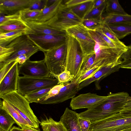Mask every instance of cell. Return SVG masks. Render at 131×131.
<instances>
[{"instance_id": "50", "label": "cell", "mask_w": 131, "mask_h": 131, "mask_svg": "<svg viewBox=\"0 0 131 131\" xmlns=\"http://www.w3.org/2000/svg\"><path fill=\"white\" fill-rule=\"evenodd\" d=\"M131 108V97L129 96L128 97L124 108Z\"/></svg>"}, {"instance_id": "43", "label": "cell", "mask_w": 131, "mask_h": 131, "mask_svg": "<svg viewBox=\"0 0 131 131\" xmlns=\"http://www.w3.org/2000/svg\"><path fill=\"white\" fill-rule=\"evenodd\" d=\"M78 120L81 131H88L91 124V122L79 116Z\"/></svg>"}, {"instance_id": "29", "label": "cell", "mask_w": 131, "mask_h": 131, "mask_svg": "<svg viewBox=\"0 0 131 131\" xmlns=\"http://www.w3.org/2000/svg\"><path fill=\"white\" fill-rule=\"evenodd\" d=\"M106 5L105 14H126L117 0H106Z\"/></svg>"}, {"instance_id": "30", "label": "cell", "mask_w": 131, "mask_h": 131, "mask_svg": "<svg viewBox=\"0 0 131 131\" xmlns=\"http://www.w3.org/2000/svg\"><path fill=\"white\" fill-rule=\"evenodd\" d=\"M15 123V121L8 113L0 107V128L6 131H9Z\"/></svg>"}, {"instance_id": "11", "label": "cell", "mask_w": 131, "mask_h": 131, "mask_svg": "<svg viewBox=\"0 0 131 131\" xmlns=\"http://www.w3.org/2000/svg\"><path fill=\"white\" fill-rule=\"evenodd\" d=\"M28 37L44 53L66 41L67 35L28 34Z\"/></svg>"}, {"instance_id": "27", "label": "cell", "mask_w": 131, "mask_h": 131, "mask_svg": "<svg viewBox=\"0 0 131 131\" xmlns=\"http://www.w3.org/2000/svg\"><path fill=\"white\" fill-rule=\"evenodd\" d=\"M95 52L83 56L82 61L75 78V80L83 75L90 68L93 64L95 58Z\"/></svg>"}, {"instance_id": "52", "label": "cell", "mask_w": 131, "mask_h": 131, "mask_svg": "<svg viewBox=\"0 0 131 131\" xmlns=\"http://www.w3.org/2000/svg\"><path fill=\"white\" fill-rule=\"evenodd\" d=\"M0 131H6L2 129V128H0Z\"/></svg>"}, {"instance_id": "3", "label": "cell", "mask_w": 131, "mask_h": 131, "mask_svg": "<svg viewBox=\"0 0 131 131\" xmlns=\"http://www.w3.org/2000/svg\"><path fill=\"white\" fill-rule=\"evenodd\" d=\"M88 131H131V117L117 113L91 123Z\"/></svg>"}, {"instance_id": "33", "label": "cell", "mask_w": 131, "mask_h": 131, "mask_svg": "<svg viewBox=\"0 0 131 131\" xmlns=\"http://www.w3.org/2000/svg\"><path fill=\"white\" fill-rule=\"evenodd\" d=\"M81 23L88 29L95 31L101 28L103 25V20H100L92 19H83Z\"/></svg>"}, {"instance_id": "45", "label": "cell", "mask_w": 131, "mask_h": 131, "mask_svg": "<svg viewBox=\"0 0 131 131\" xmlns=\"http://www.w3.org/2000/svg\"><path fill=\"white\" fill-rule=\"evenodd\" d=\"M88 0H67L66 1V2L63 3L67 7L70 8L85 2L87 1Z\"/></svg>"}, {"instance_id": "37", "label": "cell", "mask_w": 131, "mask_h": 131, "mask_svg": "<svg viewBox=\"0 0 131 131\" xmlns=\"http://www.w3.org/2000/svg\"><path fill=\"white\" fill-rule=\"evenodd\" d=\"M95 31L110 47L114 48L127 47V46L125 45H122L118 44L110 39L103 33L101 28L98 29Z\"/></svg>"}, {"instance_id": "38", "label": "cell", "mask_w": 131, "mask_h": 131, "mask_svg": "<svg viewBox=\"0 0 131 131\" xmlns=\"http://www.w3.org/2000/svg\"><path fill=\"white\" fill-rule=\"evenodd\" d=\"M14 52L13 48L0 46V64L5 62Z\"/></svg>"}, {"instance_id": "32", "label": "cell", "mask_w": 131, "mask_h": 131, "mask_svg": "<svg viewBox=\"0 0 131 131\" xmlns=\"http://www.w3.org/2000/svg\"><path fill=\"white\" fill-rule=\"evenodd\" d=\"M106 5V0L100 6L93 8L86 15L83 19L103 20V14L105 10Z\"/></svg>"}, {"instance_id": "4", "label": "cell", "mask_w": 131, "mask_h": 131, "mask_svg": "<svg viewBox=\"0 0 131 131\" xmlns=\"http://www.w3.org/2000/svg\"><path fill=\"white\" fill-rule=\"evenodd\" d=\"M44 53V59L50 75L55 78L66 69V41Z\"/></svg>"}, {"instance_id": "25", "label": "cell", "mask_w": 131, "mask_h": 131, "mask_svg": "<svg viewBox=\"0 0 131 131\" xmlns=\"http://www.w3.org/2000/svg\"><path fill=\"white\" fill-rule=\"evenodd\" d=\"M103 20L105 24H109L116 23H131V15L105 14L102 17Z\"/></svg>"}, {"instance_id": "12", "label": "cell", "mask_w": 131, "mask_h": 131, "mask_svg": "<svg viewBox=\"0 0 131 131\" xmlns=\"http://www.w3.org/2000/svg\"><path fill=\"white\" fill-rule=\"evenodd\" d=\"M107 96H102L88 93L79 94L71 99L70 107L73 110L83 108L89 109L106 99Z\"/></svg>"}, {"instance_id": "39", "label": "cell", "mask_w": 131, "mask_h": 131, "mask_svg": "<svg viewBox=\"0 0 131 131\" xmlns=\"http://www.w3.org/2000/svg\"><path fill=\"white\" fill-rule=\"evenodd\" d=\"M101 68L100 67H94L89 69L84 74L77 79L72 80L74 81L76 84L79 85L83 81L92 76Z\"/></svg>"}, {"instance_id": "49", "label": "cell", "mask_w": 131, "mask_h": 131, "mask_svg": "<svg viewBox=\"0 0 131 131\" xmlns=\"http://www.w3.org/2000/svg\"><path fill=\"white\" fill-rule=\"evenodd\" d=\"M21 128L23 131H40L39 129H35L28 126H24Z\"/></svg>"}, {"instance_id": "10", "label": "cell", "mask_w": 131, "mask_h": 131, "mask_svg": "<svg viewBox=\"0 0 131 131\" xmlns=\"http://www.w3.org/2000/svg\"><path fill=\"white\" fill-rule=\"evenodd\" d=\"M18 71L19 74L27 77L45 78L50 77V75L44 59L36 61L29 59L18 66Z\"/></svg>"}, {"instance_id": "17", "label": "cell", "mask_w": 131, "mask_h": 131, "mask_svg": "<svg viewBox=\"0 0 131 131\" xmlns=\"http://www.w3.org/2000/svg\"><path fill=\"white\" fill-rule=\"evenodd\" d=\"M79 117L78 113L67 107L60 121L67 131H81L78 120Z\"/></svg>"}, {"instance_id": "5", "label": "cell", "mask_w": 131, "mask_h": 131, "mask_svg": "<svg viewBox=\"0 0 131 131\" xmlns=\"http://www.w3.org/2000/svg\"><path fill=\"white\" fill-rule=\"evenodd\" d=\"M81 21L70 8L66 6L63 1L55 15L44 23L57 30L66 31L68 28L81 23Z\"/></svg>"}, {"instance_id": "6", "label": "cell", "mask_w": 131, "mask_h": 131, "mask_svg": "<svg viewBox=\"0 0 131 131\" xmlns=\"http://www.w3.org/2000/svg\"><path fill=\"white\" fill-rule=\"evenodd\" d=\"M57 79L52 78H39L19 76L18 92L23 95L42 89L52 87L58 84Z\"/></svg>"}, {"instance_id": "31", "label": "cell", "mask_w": 131, "mask_h": 131, "mask_svg": "<svg viewBox=\"0 0 131 131\" xmlns=\"http://www.w3.org/2000/svg\"><path fill=\"white\" fill-rule=\"evenodd\" d=\"M41 12L42 10H31L28 8L20 11L19 13L21 19L26 22L35 21Z\"/></svg>"}, {"instance_id": "2", "label": "cell", "mask_w": 131, "mask_h": 131, "mask_svg": "<svg viewBox=\"0 0 131 131\" xmlns=\"http://www.w3.org/2000/svg\"><path fill=\"white\" fill-rule=\"evenodd\" d=\"M0 97L8 103L26 120L30 126L39 129L40 122L31 108L29 103L24 95L17 91L1 95Z\"/></svg>"}, {"instance_id": "15", "label": "cell", "mask_w": 131, "mask_h": 131, "mask_svg": "<svg viewBox=\"0 0 131 131\" xmlns=\"http://www.w3.org/2000/svg\"><path fill=\"white\" fill-rule=\"evenodd\" d=\"M34 0H0V13L5 15L19 13L29 8Z\"/></svg>"}, {"instance_id": "22", "label": "cell", "mask_w": 131, "mask_h": 131, "mask_svg": "<svg viewBox=\"0 0 131 131\" xmlns=\"http://www.w3.org/2000/svg\"><path fill=\"white\" fill-rule=\"evenodd\" d=\"M32 34L29 31L19 30L0 33V46L5 47L18 37Z\"/></svg>"}, {"instance_id": "40", "label": "cell", "mask_w": 131, "mask_h": 131, "mask_svg": "<svg viewBox=\"0 0 131 131\" xmlns=\"http://www.w3.org/2000/svg\"><path fill=\"white\" fill-rule=\"evenodd\" d=\"M17 62L15 61L9 62L0 68V82L2 80L15 64Z\"/></svg>"}, {"instance_id": "20", "label": "cell", "mask_w": 131, "mask_h": 131, "mask_svg": "<svg viewBox=\"0 0 131 131\" xmlns=\"http://www.w3.org/2000/svg\"><path fill=\"white\" fill-rule=\"evenodd\" d=\"M63 1L56 0L51 5L48 6L46 5L42 10L40 14L35 21L44 23L51 19L57 12Z\"/></svg>"}, {"instance_id": "41", "label": "cell", "mask_w": 131, "mask_h": 131, "mask_svg": "<svg viewBox=\"0 0 131 131\" xmlns=\"http://www.w3.org/2000/svg\"><path fill=\"white\" fill-rule=\"evenodd\" d=\"M64 85L65 84H59L52 88L47 95L40 101L47 100L57 95L61 88L63 87Z\"/></svg>"}, {"instance_id": "23", "label": "cell", "mask_w": 131, "mask_h": 131, "mask_svg": "<svg viewBox=\"0 0 131 131\" xmlns=\"http://www.w3.org/2000/svg\"><path fill=\"white\" fill-rule=\"evenodd\" d=\"M40 124L43 131H67L61 122L55 121L51 117L42 120Z\"/></svg>"}, {"instance_id": "7", "label": "cell", "mask_w": 131, "mask_h": 131, "mask_svg": "<svg viewBox=\"0 0 131 131\" xmlns=\"http://www.w3.org/2000/svg\"><path fill=\"white\" fill-rule=\"evenodd\" d=\"M66 43V69L75 76V78L82 61L83 53L78 41L74 37L67 34Z\"/></svg>"}, {"instance_id": "13", "label": "cell", "mask_w": 131, "mask_h": 131, "mask_svg": "<svg viewBox=\"0 0 131 131\" xmlns=\"http://www.w3.org/2000/svg\"><path fill=\"white\" fill-rule=\"evenodd\" d=\"M78 84L73 80L65 83L64 86L60 89L57 95L47 100L40 101L41 104H54L62 102L75 97L78 92Z\"/></svg>"}, {"instance_id": "18", "label": "cell", "mask_w": 131, "mask_h": 131, "mask_svg": "<svg viewBox=\"0 0 131 131\" xmlns=\"http://www.w3.org/2000/svg\"><path fill=\"white\" fill-rule=\"evenodd\" d=\"M27 25L33 31L34 34L37 35H66V31L56 30L44 23L35 21L26 22Z\"/></svg>"}, {"instance_id": "24", "label": "cell", "mask_w": 131, "mask_h": 131, "mask_svg": "<svg viewBox=\"0 0 131 131\" xmlns=\"http://www.w3.org/2000/svg\"><path fill=\"white\" fill-rule=\"evenodd\" d=\"M108 25L119 40L131 34V23H120Z\"/></svg>"}, {"instance_id": "42", "label": "cell", "mask_w": 131, "mask_h": 131, "mask_svg": "<svg viewBox=\"0 0 131 131\" xmlns=\"http://www.w3.org/2000/svg\"><path fill=\"white\" fill-rule=\"evenodd\" d=\"M48 0H34L29 9L31 10H42L47 5Z\"/></svg>"}, {"instance_id": "51", "label": "cell", "mask_w": 131, "mask_h": 131, "mask_svg": "<svg viewBox=\"0 0 131 131\" xmlns=\"http://www.w3.org/2000/svg\"><path fill=\"white\" fill-rule=\"evenodd\" d=\"M9 131H23V130L21 128L19 127L14 126L10 128Z\"/></svg>"}, {"instance_id": "26", "label": "cell", "mask_w": 131, "mask_h": 131, "mask_svg": "<svg viewBox=\"0 0 131 131\" xmlns=\"http://www.w3.org/2000/svg\"><path fill=\"white\" fill-rule=\"evenodd\" d=\"M93 1L88 0L70 8L72 12L82 20L93 8Z\"/></svg>"}, {"instance_id": "28", "label": "cell", "mask_w": 131, "mask_h": 131, "mask_svg": "<svg viewBox=\"0 0 131 131\" xmlns=\"http://www.w3.org/2000/svg\"><path fill=\"white\" fill-rule=\"evenodd\" d=\"M52 87L42 89L27 94L24 96L30 103H39L47 95Z\"/></svg>"}, {"instance_id": "47", "label": "cell", "mask_w": 131, "mask_h": 131, "mask_svg": "<svg viewBox=\"0 0 131 131\" xmlns=\"http://www.w3.org/2000/svg\"><path fill=\"white\" fill-rule=\"evenodd\" d=\"M119 113L124 116L131 117V108H124Z\"/></svg>"}, {"instance_id": "9", "label": "cell", "mask_w": 131, "mask_h": 131, "mask_svg": "<svg viewBox=\"0 0 131 131\" xmlns=\"http://www.w3.org/2000/svg\"><path fill=\"white\" fill-rule=\"evenodd\" d=\"M66 31L67 35L78 41L83 56L95 52V42L88 30L81 23L68 28Z\"/></svg>"}, {"instance_id": "48", "label": "cell", "mask_w": 131, "mask_h": 131, "mask_svg": "<svg viewBox=\"0 0 131 131\" xmlns=\"http://www.w3.org/2000/svg\"><path fill=\"white\" fill-rule=\"evenodd\" d=\"M106 0H94L93 8L99 7Z\"/></svg>"}, {"instance_id": "46", "label": "cell", "mask_w": 131, "mask_h": 131, "mask_svg": "<svg viewBox=\"0 0 131 131\" xmlns=\"http://www.w3.org/2000/svg\"><path fill=\"white\" fill-rule=\"evenodd\" d=\"M30 57L26 54L21 55L18 56L15 61H17L20 64L25 62L27 60L29 59Z\"/></svg>"}, {"instance_id": "19", "label": "cell", "mask_w": 131, "mask_h": 131, "mask_svg": "<svg viewBox=\"0 0 131 131\" xmlns=\"http://www.w3.org/2000/svg\"><path fill=\"white\" fill-rule=\"evenodd\" d=\"M19 30L27 31L34 34L33 31L21 18L0 24V33Z\"/></svg>"}, {"instance_id": "44", "label": "cell", "mask_w": 131, "mask_h": 131, "mask_svg": "<svg viewBox=\"0 0 131 131\" xmlns=\"http://www.w3.org/2000/svg\"><path fill=\"white\" fill-rule=\"evenodd\" d=\"M20 18H21L19 13L14 15H8L0 14V24L14 20Z\"/></svg>"}, {"instance_id": "21", "label": "cell", "mask_w": 131, "mask_h": 131, "mask_svg": "<svg viewBox=\"0 0 131 131\" xmlns=\"http://www.w3.org/2000/svg\"><path fill=\"white\" fill-rule=\"evenodd\" d=\"M0 107L7 111L21 128L25 126H30L26 120L8 102L4 100L2 101L1 100Z\"/></svg>"}, {"instance_id": "1", "label": "cell", "mask_w": 131, "mask_h": 131, "mask_svg": "<svg viewBox=\"0 0 131 131\" xmlns=\"http://www.w3.org/2000/svg\"><path fill=\"white\" fill-rule=\"evenodd\" d=\"M129 96L127 92L108 94L107 98L93 107L78 113L79 116L90 121L91 123L119 113L124 108Z\"/></svg>"}, {"instance_id": "14", "label": "cell", "mask_w": 131, "mask_h": 131, "mask_svg": "<svg viewBox=\"0 0 131 131\" xmlns=\"http://www.w3.org/2000/svg\"><path fill=\"white\" fill-rule=\"evenodd\" d=\"M120 65L113 64L101 67L92 76L83 81L78 85V91L94 81L96 90H100V83L101 81L111 73L118 71L120 68Z\"/></svg>"}, {"instance_id": "16", "label": "cell", "mask_w": 131, "mask_h": 131, "mask_svg": "<svg viewBox=\"0 0 131 131\" xmlns=\"http://www.w3.org/2000/svg\"><path fill=\"white\" fill-rule=\"evenodd\" d=\"M18 63H16L0 82V95L17 91L19 77Z\"/></svg>"}, {"instance_id": "36", "label": "cell", "mask_w": 131, "mask_h": 131, "mask_svg": "<svg viewBox=\"0 0 131 131\" xmlns=\"http://www.w3.org/2000/svg\"><path fill=\"white\" fill-rule=\"evenodd\" d=\"M74 78L75 76L71 74L70 72L66 69L55 77V78L58 80V84L68 83Z\"/></svg>"}, {"instance_id": "35", "label": "cell", "mask_w": 131, "mask_h": 131, "mask_svg": "<svg viewBox=\"0 0 131 131\" xmlns=\"http://www.w3.org/2000/svg\"><path fill=\"white\" fill-rule=\"evenodd\" d=\"M101 29L103 33L105 35L114 42L121 45H125L123 42L120 41L117 38L108 24L104 23Z\"/></svg>"}, {"instance_id": "34", "label": "cell", "mask_w": 131, "mask_h": 131, "mask_svg": "<svg viewBox=\"0 0 131 131\" xmlns=\"http://www.w3.org/2000/svg\"><path fill=\"white\" fill-rule=\"evenodd\" d=\"M127 47V51L122 56V62L120 67L121 68L131 69V45Z\"/></svg>"}, {"instance_id": "8", "label": "cell", "mask_w": 131, "mask_h": 131, "mask_svg": "<svg viewBox=\"0 0 131 131\" xmlns=\"http://www.w3.org/2000/svg\"><path fill=\"white\" fill-rule=\"evenodd\" d=\"M5 47L13 48L14 52L5 62L0 64V68L7 63L15 61L19 56L25 54L30 57L40 51L39 48L29 39L26 35L18 37Z\"/></svg>"}]
</instances>
